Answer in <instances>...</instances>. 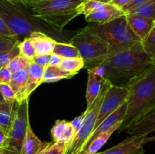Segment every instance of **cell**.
<instances>
[{
    "label": "cell",
    "instance_id": "obj_3",
    "mask_svg": "<svg viewBox=\"0 0 155 154\" xmlns=\"http://www.w3.org/2000/svg\"><path fill=\"white\" fill-rule=\"evenodd\" d=\"M0 18L14 34L27 38L33 32H42L54 39H62V31L35 18L28 7L7 0H0Z\"/></svg>",
    "mask_w": 155,
    "mask_h": 154
},
{
    "label": "cell",
    "instance_id": "obj_5",
    "mask_svg": "<svg viewBox=\"0 0 155 154\" xmlns=\"http://www.w3.org/2000/svg\"><path fill=\"white\" fill-rule=\"evenodd\" d=\"M85 27L100 36L107 44L110 54L141 43V40L133 33L127 22V14L105 24H89Z\"/></svg>",
    "mask_w": 155,
    "mask_h": 154
},
{
    "label": "cell",
    "instance_id": "obj_25",
    "mask_svg": "<svg viewBox=\"0 0 155 154\" xmlns=\"http://www.w3.org/2000/svg\"><path fill=\"white\" fill-rule=\"evenodd\" d=\"M60 68L63 70L75 75L84 68V61L81 57H72V58H63Z\"/></svg>",
    "mask_w": 155,
    "mask_h": 154
},
{
    "label": "cell",
    "instance_id": "obj_33",
    "mask_svg": "<svg viewBox=\"0 0 155 154\" xmlns=\"http://www.w3.org/2000/svg\"><path fill=\"white\" fill-rule=\"evenodd\" d=\"M18 42L20 41L17 39L6 37V36H0V53L12 49Z\"/></svg>",
    "mask_w": 155,
    "mask_h": 154
},
{
    "label": "cell",
    "instance_id": "obj_6",
    "mask_svg": "<svg viewBox=\"0 0 155 154\" xmlns=\"http://www.w3.org/2000/svg\"><path fill=\"white\" fill-rule=\"evenodd\" d=\"M69 42L78 49L84 61V68L88 70L97 67L110 55L107 44L86 27L77 32Z\"/></svg>",
    "mask_w": 155,
    "mask_h": 154
},
{
    "label": "cell",
    "instance_id": "obj_22",
    "mask_svg": "<svg viewBox=\"0 0 155 154\" xmlns=\"http://www.w3.org/2000/svg\"><path fill=\"white\" fill-rule=\"evenodd\" d=\"M15 101H3L0 103V128L7 134L12 120Z\"/></svg>",
    "mask_w": 155,
    "mask_h": 154
},
{
    "label": "cell",
    "instance_id": "obj_20",
    "mask_svg": "<svg viewBox=\"0 0 155 154\" xmlns=\"http://www.w3.org/2000/svg\"><path fill=\"white\" fill-rule=\"evenodd\" d=\"M27 78V70L22 69L18 72L12 73L11 80L9 82V85L12 88L15 95V101L19 102L21 99V94H22L24 88L25 86L26 81Z\"/></svg>",
    "mask_w": 155,
    "mask_h": 154
},
{
    "label": "cell",
    "instance_id": "obj_2",
    "mask_svg": "<svg viewBox=\"0 0 155 154\" xmlns=\"http://www.w3.org/2000/svg\"><path fill=\"white\" fill-rule=\"evenodd\" d=\"M127 88V110L117 129L119 132L125 131L155 108V66L132 82Z\"/></svg>",
    "mask_w": 155,
    "mask_h": 154
},
{
    "label": "cell",
    "instance_id": "obj_46",
    "mask_svg": "<svg viewBox=\"0 0 155 154\" xmlns=\"http://www.w3.org/2000/svg\"><path fill=\"white\" fill-rule=\"evenodd\" d=\"M14 152V151L12 150V149H8V148H6V149H5V148L0 147V154H6V153H8V152Z\"/></svg>",
    "mask_w": 155,
    "mask_h": 154
},
{
    "label": "cell",
    "instance_id": "obj_40",
    "mask_svg": "<svg viewBox=\"0 0 155 154\" xmlns=\"http://www.w3.org/2000/svg\"><path fill=\"white\" fill-rule=\"evenodd\" d=\"M83 118H84V113H82L80 116L76 117L74 120L70 122H71V125H72L73 128H74V131H75V133H77L80 128V127H81L82 122L83 121Z\"/></svg>",
    "mask_w": 155,
    "mask_h": 154
},
{
    "label": "cell",
    "instance_id": "obj_23",
    "mask_svg": "<svg viewBox=\"0 0 155 154\" xmlns=\"http://www.w3.org/2000/svg\"><path fill=\"white\" fill-rule=\"evenodd\" d=\"M111 6V4H104L95 0H85L80 5L79 12L80 14H83L85 17L95 12L101 11L107 9Z\"/></svg>",
    "mask_w": 155,
    "mask_h": 154
},
{
    "label": "cell",
    "instance_id": "obj_34",
    "mask_svg": "<svg viewBox=\"0 0 155 154\" xmlns=\"http://www.w3.org/2000/svg\"><path fill=\"white\" fill-rule=\"evenodd\" d=\"M0 93L5 101H15V95L9 84H0Z\"/></svg>",
    "mask_w": 155,
    "mask_h": 154
},
{
    "label": "cell",
    "instance_id": "obj_11",
    "mask_svg": "<svg viewBox=\"0 0 155 154\" xmlns=\"http://www.w3.org/2000/svg\"><path fill=\"white\" fill-rule=\"evenodd\" d=\"M27 70V81H26L22 94H21V99L18 103L22 102L23 100L29 98L30 95L42 83L44 72L43 68L37 66L33 62H30Z\"/></svg>",
    "mask_w": 155,
    "mask_h": 154
},
{
    "label": "cell",
    "instance_id": "obj_39",
    "mask_svg": "<svg viewBox=\"0 0 155 154\" xmlns=\"http://www.w3.org/2000/svg\"><path fill=\"white\" fill-rule=\"evenodd\" d=\"M148 1H149V0H133V2H131L129 3L128 5L124 6V7L122 8V10L127 14L128 13L129 11H130L133 10V9H135L136 8L142 5H143L144 3L147 2Z\"/></svg>",
    "mask_w": 155,
    "mask_h": 154
},
{
    "label": "cell",
    "instance_id": "obj_36",
    "mask_svg": "<svg viewBox=\"0 0 155 154\" xmlns=\"http://www.w3.org/2000/svg\"><path fill=\"white\" fill-rule=\"evenodd\" d=\"M50 56L51 54H48V55H39L35 56L33 59L32 60L31 62L35 63L37 66H40V67L45 69L46 66H48V63H49Z\"/></svg>",
    "mask_w": 155,
    "mask_h": 154
},
{
    "label": "cell",
    "instance_id": "obj_13",
    "mask_svg": "<svg viewBox=\"0 0 155 154\" xmlns=\"http://www.w3.org/2000/svg\"><path fill=\"white\" fill-rule=\"evenodd\" d=\"M34 47L36 55L51 54L57 40L42 32H33L29 36Z\"/></svg>",
    "mask_w": 155,
    "mask_h": 154
},
{
    "label": "cell",
    "instance_id": "obj_32",
    "mask_svg": "<svg viewBox=\"0 0 155 154\" xmlns=\"http://www.w3.org/2000/svg\"><path fill=\"white\" fill-rule=\"evenodd\" d=\"M69 145L63 142L51 143L39 154H65Z\"/></svg>",
    "mask_w": 155,
    "mask_h": 154
},
{
    "label": "cell",
    "instance_id": "obj_19",
    "mask_svg": "<svg viewBox=\"0 0 155 154\" xmlns=\"http://www.w3.org/2000/svg\"><path fill=\"white\" fill-rule=\"evenodd\" d=\"M120 125L121 123L117 124L116 125H114L113 128L109 129L108 131H105V132L102 133V134H99L97 137H95L93 140H91L86 145V146L84 148L83 152L80 154H96L97 152H98V150L107 143L109 138L111 137L114 132L116 131L119 128Z\"/></svg>",
    "mask_w": 155,
    "mask_h": 154
},
{
    "label": "cell",
    "instance_id": "obj_38",
    "mask_svg": "<svg viewBox=\"0 0 155 154\" xmlns=\"http://www.w3.org/2000/svg\"><path fill=\"white\" fill-rule=\"evenodd\" d=\"M12 72L6 66L0 69V84H8L11 80Z\"/></svg>",
    "mask_w": 155,
    "mask_h": 154
},
{
    "label": "cell",
    "instance_id": "obj_17",
    "mask_svg": "<svg viewBox=\"0 0 155 154\" xmlns=\"http://www.w3.org/2000/svg\"><path fill=\"white\" fill-rule=\"evenodd\" d=\"M51 143L43 142L34 134L29 125L20 154H39Z\"/></svg>",
    "mask_w": 155,
    "mask_h": 154
},
{
    "label": "cell",
    "instance_id": "obj_37",
    "mask_svg": "<svg viewBox=\"0 0 155 154\" xmlns=\"http://www.w3.org/2000/svg\"><path fill=\"white\" fill-rule=\"evenodd\" d=\"M0 36L14 38V39H17L19 40V39L14 34L13 32L8 27V26L5 24V22L1 18H0Z\"/></svg>",
    "mask_w": 155,
    "mask_h": 154
},
{
    "label": "cell",
    "instance_id": "obj_50",
    "mask_svg": "<svg viewBox=\"0 0 155 154\" xmlns=\"http://www.w3.org/2000/svg\"><path fill=\"white\" fill-rule=\"evenodd\" d=\"M1 68H2V66H0V69H1Z\"/></svg>",
    "mask_w": 155,
    "mask_h": 154
},
{
    "label": "cell",
    "instance_id": "obj_9",
    "mask_svg": "<svg viewBox=\"0 0 155 154\" xmlns=\"http://www.w3.org/2000/svg\"><path fill=\"white\" fill-rule=\"evenodd\" d=\"M128 93L129 91L127 87H120L114 85H111L110 86L107 91L106 92L105 96L101 104L95 124V128L101 124L104 119L116 111L124 103L127 102Z\"/></svg>",
    "mask_w": 155,
    "mask_h": 154
},
{
    "label": "cell",
    "instance_id": "obj_49",
    "mask_svg": "<svg viewBox=\"0 0 155 154\" xmlns=\"http://www.w3.org/2000/svg\"><path fill=\"white\" fill-rule=\"evenodd\" d=\"M6 154H18V153H16V152H8V153H6Z\"/></svg>",
    "mask_w": 155,
    "mask_h": 154
},
{
    "label": "cell",
    "instance_id": "obj_28",
    "mask_svg": "<svg viewBox=\"0 0 155 154\" xmlns=\"http://www.w3.org/2000/svg\"><path fill=\"white\" fill-rule=\"evenodd\" d=\"M19 48L20 54L30 61H32L33 57L36 56L34 47L30 37L24 38L21 42H19Z\"/></svg>",
    "mask_w": 155,
    "mask_h": 154
},
{
    "label": "cell",
    "instance_id": "obj_35",
    "mask_svg": "<svg viewBox=\"0 0 155 154\" xmlns=\"http://www.w3.org/2000/svg\"><path fill=\"white\" fill-rule=\"evenodd\" d=\"M75 131H74V128H73L72 125H71V122H70V125H68V128L64 131L63 136L61 137V139L59 142H63V143H67L70 146V144H71V142L74 140V137H75Z\"/></svg>",
    "mask_w": 155,
    "mask_h": 154
},
{
    "label": "cell",
    "instance_id": "obj_26",
    "mask_svg": "<svg viewBox=\"0 0 155 154\" xmlns=\"http://www.w3.org/2000/svg\"><path fill=\"white\" fill-rule=\"evenodd\" d=\"M127 14L151 18L155 21V0H149L142 5L136 8Z\"/></svg>",
    "mask_w": 155,
    "mask_h": 154
},
{
    "label": "cell",
    "instance_id": "obj_47",
    "mask_svg": "<svg viewBox=\"0 0 155 154\" xmlns=\"http://www.w3.org/2000/svg\"><path fill=\"white\" fill-rule=\"evenodd\" d=\"M95 1L100 2L104 3V4H111L114 0H95Z\"/></svg>",
    "mask_w": 155,
    "mask_h": 154
},
{
    "label": "cell",
    "instance_id": "obj_8",
    "mask_svg": "<svg viewBox=\"0 0 155 154\" xmlns=\"http://www.w3.org/2000/svg\"><path fill=\"white\" fill-rule=\"evenodd\" d=\"M29 125V98L21 103L15 101L12 120L7 131L8 149L18 154L21 153Z\"/></svg>",
    "mask_w": 155,
    "mask_h": 154
},
{
    "label": "cell",
    "instance_id": "obj_29",
    "mask_svg": "<svg viewBox=\"0 0 155 154\" xmlns=\"http://www.w3.org/2000/svg\"><path fill=\"white\" fill-rule=\"evenodd\" d=\"M30 62L31 61L28 60L27 59H26L25 57H24L20 54V55L17 56L14 59H12L8 63L6 67L8 69V70L12 73H13V72H18L19 70H22V69H27Z\"/></svg>",
    "mask_w": 155,
    "mask_h": 154
},
{
    "label": "cell",
    "instance_id": "obj_31",
    "mask_svg": "<svg viewBox=\"0 0 155 154\" xmlns=\"http://www.w3.org/2000/svg\"><path fill=\"white\" fill-rule=\"evenodd\" d=\"M19 42H18L12 49L4 51L0 53V66L2 67L6 66L12 59L16 57L17 56L20 55Z\"/></svg>",
    "mask_w": 155,
    "mask_h": 154
},
{
    "label": "cell",
    "instance_id": "obj_15",
    "mask_svg": "<svg viewBox=\"0 0 155 154\" xmlns=\"http://www.w3.org/2000/svg\"><path fill=\"white\" fill-rule=\"evenodd\" d=\"M105 80L106 79L100 75L95 69L88 70V82L86 93L87 108L92 105L97 98Z\"/></svg>",
    "mask_w": 155,
    "mask_h": 154
},
{
    "label": "cell",
    "instance_id": "obj_1",
    "mask_svg": "<svg viewBox=\"0 0 155 154\" xmlns=\"http://www.w3.org/2000/svg\"><path fill=\"white\" fill-rule=\"evenodd\" d=\"M154 66L141 42L110 54L101 64L92 69L97 71L112 85L127 88L132 82Z\"/></svg>",
    "mask_w": 155,
    "mask_h": 154
},
{
    "label": "cell",
    "instance_id": "obj_18",
    "mask_svg": "<svg viewBox=\"0 0 155 154\" xmlns=\"http://www.w3.org/2000/svg\"><path fill=\"white\" fill-rule=\"evenodd\" d=\"M126 15V13L121 8L111 5L110 8L101 11L92 13L88 16L85 17V19L88 23L92 24H103L111 21L116 18Z\"/></svg>",
    "mask_w": 155,
    "mask_h": 154
},
{
    "label": "cell",
    "instance_id": "obj_12",
    "mask_svg": "<svg viewBox=\"0 0 155 154\" xmlns=\"http://www.w3.org/2000/svg\"><path fill=\"white\" fill-rule=\"evenodd\" d=\"M127 19L130 28L141 41L149 34L155 24V21L151 18L130 14H127Z\"/></svg>",
    "mask_w": 155,
    "mask_h": 154
},
{
    "label": "cell",
    "instance_id": "obj_7",
    "mask_svg": "<svg viewBox=\"0 0 155 154\" xmlns=\"http://www.w3.org/2000/svg\"><path fill=\"white\" fill-rule=\"evenodd\" d=\"M111 82L106 79L103 84L99 94L94 102L84 112V118L79 131L76 133L74 140L71 142L65 154H80L86 146L95 128L98 113L101 108L106 92L107 91Z\"/></svg>",
    "mask_w": 155,
    "mask_h": 154
},
{
    "label": "cell",
    "instance_id": "obj_10",
    "mask_svg": "<svg viewBox=\"0 0 155 154\" xmlns=\"http://www.w3.org/2000/svg\"><path fill=\"white\" fill-rule=\"evenodd\" d=\"M145 137L143 134L131 136L116 146L96 154H144V139Z\"/></svg>",
    "mask_w": 155,
    "mask_h": 154
},
{
    "label": "cell",
    "instance_id": "obj_44",
    "mask_svg": "<svg viewBox=\"0 0 155 154\" xmlns=\"http://www.w3.org/2000/svg\"><path fill=\"white\" fill-rule=\"evenodd\" d=\"M133 1V0H114V1L111 3V5H115L116 7L122 9L124 6H126L127 5H128L129 3H130Z\"/></svg>",
    "mask_w": 155,
    "mask_h": 154
},
{
    "label": "cell",
    "instance_id": "obj_27",
    "mask_svg": "<svg viewBox=\"0 0 155 154\" xmlns=\"http://www.w3.org/2000/svg\"><path fill=\"white\" fill-rule=\"evenodd\" d=\"M142 45L145 52L148 54L155 66V24L149 34L142 41Z\"/></svg>",
    "mask_w": 155,
    "mask_h": 154
},
{
    "label": "cell",
    "instance_id": "obj_45",
    "mask_svg": "<svg viewBox=\"0 0 155 154\" xmlns=\"http://www.w3.org/2000/svg\"><path fill=\"white\" fill-rule=\"evenodd\" d=\"M152 141H155V136H152V137H148V136H146L145 137V139H144V144Z\"/></svg>",
    "mask_w": 155,
    "mask_h": 154
},
{
    "label": "cell",
    "instance_id": "obj_30",
    "mask_svg": "<svg viewBox=\"0 0 155 154\" xmlns=\"http://www.w3.org/2000/svg\"><path fill=\"white\" fill-rule=\"evenodd\" d=\"M70 125V122L65 120H57L51 130V134L54 142H59L64 133Z\"/></svg>",
    "mask_w": 155,
    "mask_h": 154
},
{
    "label": "cell",
    "instance_id": "obj_16",
    "mask_svg": "<svg viewBox=\"0 0 155 154\" xmlns=\"http://www.w3.org/2000/svg\"><path fill=\"white\" fill-rule=\"evenodd\" d=\"M126 110H127V103H124L122 106L119 107L116 111L114 112L113 113L107 116L105 119L101 122L99 125L92 132V135H91L90 138H89L88 143L93 140L95 137H97L99 134H102V133L105 132V131H108L111 128H113L114 125H116L118 123H122L123 120H124V116L126 113ZM87 143V144H88Z\"/></svg>",
    "mask_w": 155,
    "mask_h": 154
},
{
    "label": "cell",
    "instance_id": "obj_14",
    "mask_svg": "<svg viewBox=\"0 0 155 154\" xmlns=\"http://www.w3.org/2000/svg\"><path fill=\"white\" fill-rule=\"evenodd\" d=\"M124 131L131 136L139 134L148 136L150 133L155 131V108Z\"/></svg>",
    "mask_w": 155,
    "mask_h": 154
},
{
    "label": "cell",
    "instance_id": "obj_42",
    "mask_svg": "<svg viewBox=\"0 0 155 154\" xmlns=\"http://www.w3.org/2000/svg\"><path fill=\"white\" fill-rule=\"evenodd\" d=\"M0 147L8 148V140L7 134L2 128H0Z\"/></svg>",
    "mask_w": 155,
    "mask_h": 154
},
{
    "label": "cell",
    "instance_id": "obj_41",
    "mask_svg": "<svg viewBox=\"0 0 155 154\" xmlns=\"http://www.w3.org/2000/svg\"><path fill=\"white\" fill-rule=\"evenodd\" d=\"M62 57H60L59 55H57L55 54H51L50 56L49 63H48V66H60L61 63L62 61Z\"/></svg>",
    "mask_w": 155,
    "mask_h": 154
},
{
    "label": "cell",
    "instance_id": "obj_24",
    "mask_svg": "<svg viewBox=\"0 0 155 154\" xmlns=\"http://www.w3.org/2000/svg\"><path fill=\"white\" fill-rule=\"evenodd\" d=\"M52 54L59 55L62 58L80 57L78 49L70 42L65 43V42H61L57 41Z\"/></svg>",
    "mask_w": 155,
    "mask_h": 154
},
{
    "label": "cell",
    "instance_id": "obj_4",
    "mask_svg": "<svg viewBox=\"0 0 155 154\" xmlns=\"http://www.w3.org/2000/svg\"><path fill=\"white\" fill-rule=\"evenodd\" d=\"M85 0H37L29 8L35 18L58 30L80 15L79 8Z\"/></svg>",
    "mask_w": 155,
    "mask_h": 154
},
{
    "label": "cell",
    "instance_id": "obj_43",
    "mask_svg": "<svg viewBox=\"0 0 155 154\" xmlns=\"http://www.w3.org/2000/svg\"><path fill=\"white\" fill-rule=\"evenodd\" d=\"M7 1L17 3V4H21L22 5L26 6V7L30 8V5L33 4V2H36L37 0H7Z\"/></svg>",
    "mask_w": 155,
    "mask_h": 154
},
{
    "label": "cell",
    "instance_id": "obj_48",
    "mask_svg": "<svg viewBox=\"0 0 155 154\" xmlns=\"http://www.w3.org/2000/svg\"><path fill=\"white\" fill-rule=\"evenodd\" d=\"M4 101V98H3V97L2 96L1 93H0V103H1L2 101Z\"/></svg>",
    "mask_w": 155,
    "mask_h": 154
},
{
    "label": "cell",
    "instance_id": "obj_21",
    "mask_svg": "<svg viewBox=\"0 0 155 154\" xmlns=\"http://www.w3.org/2000/svg\"><path fill=\"white\" fill-rule=\"evenodd\" d=\"M74 75L63 70L59 66H48L44 69L42 83H54L64 79H71Z\"/></svg>",
    "mask_w": 155,
    "mask_h": 154
}]
</instances>
